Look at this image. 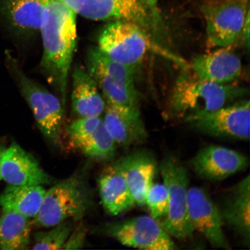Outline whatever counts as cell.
Listing matches in <instances>:
<instances>
[{"label":"cell","instance_id":"31","mask_svg":"<svg viewBox=\"0 0 250 250\" xmlns=\"http://www.w3.org/2000/svg\"><path fill=\"white\" fill-rule=\"evenodd\" d=\"M5 148L3 147V146L1 145H0V165H1V158L3 154V152H4V150ZM1 180V175H0V181Z\"/></svg>","mask_w":250,"mask_h":250},{"label":"cell","instance_id":"19","mask_svg":"<svg viewBox=\"0 0 250 250\" xmlns=\"http://www.w3.org/2000/svg\"><path fill=\"white\" fill-rule=\"evenodd\" d=\"M71 103L73 111L81 118L100 117L105 108L104 99L95 81L80 65L73 71Z\"/></svg>","mask_w":250,"mask_h":250},{"label":"cell","instance_id":"27","mask_svg":"<svg viewBox=\"0 0 250 250\" xmlns=\"http://www.w3.org/2000/svg\"><path fill=\"white\" fill-rule=\"evenodd\" d=\"M102 121L101 117H83L68 125L67 132L71 143L89 135L97 129Z\"/></svg>","mask_w":250,"mask_h":250},{"label":"cell","instance_id":"9","mask_svg":"<svg viewBox=\"0 0 250 250\" xmlns=\"http://www.w3.org/2000/svg\"><path fill=\"white\" fill-rule=\"evenodd\" d=\"M250 103L242 100L207 113L189 115L186 123L209 136L240 140L250 139Z\"/></svg>","mask_w":250,"mask_h":250},{"label":"cell","instance_id":"16","mask_svg":"<svg viewBox=\"0 0 250 250\" xmlns=\"http://www.w3.org/2000/svg\"><path fill=\"white\" fill-rule=\"evenodd\" d=\"M190 67L196 77L219 84L233 82L242 71L241 61L228 47L195 56Z\"/></svg>","mask_w":250,"mask_h":250},{"label":"cell","instance_id":"28","mask_svg":"<svg viewBox=\"0 0 250 250\" xmlns=\"http://www.w3.org/2000/svg\"><path fill=\"white\" fill-rule=\"evenodd\" d=\"M87 234L86 228L81 224L72 230L62 250H77L83 248Z\"/></svg>","mask_w":250,"mask_h":250},{"label":"cell","instance_id":"21","mask_svg":"<svg viewBox=\"0 0 250 250\" xmlns=\"http://www.w3.org/2000/svg\"><path fill=\"white\" fill-rule=\"evenodd\" d=\"M104 112L103 124L117 145L127 147L147 139L148 133L140 113L119 111L107 104Z\"/></svg>","mask_w":250,"mask_h":250},{"label":"cell","instance_id":"5","mask_svg":"<svg viewBox=\"0 0 250 250\" xmlns=\"http://www.w3.org/2000/svg\"><path fill=\"white\" fill-rule=\"evenodd\" d=\"M90 205V195L83 181L77 176L62 180L46 190L33 224L51 228L67 220H80Z\"/></svg>","mask_w":250,"mask_h":250},{"label":"cell","instance_id":"1","mask_svg":"<svg viewBox=\"0 0 250 250\" xmlns=\"http://www.w3.org/2000/svg\"><path fill=\"white\" fill-rule=\"evenodd\" d=\"M40 33L43 48L41 68L65 108L68 74L77 43L76 14L61 0H49L48 18Z\"/></svg>","mask_w":250,"mask_h":250},{"label":"cell","instance_id":"30","mask_svg":"<svg viewBox=\"0 0 250 250\" xmlns=\"http://www.w3.org/2000/svg\"><path fill=\"white\" fill-rule=\"evenodd\" d=\"M241 34L244 45L249 51L250 48V14L246 18Z\"/></svg>","mask_w":250,"mask_h":250},{"label":"cell","instance_id":"8","mask_svg":"<svg viewBox=\"0 0 250 250\" xmlns=\"http://www.w3.org/2000/svg\"><path fill=\"white\" fill-rule=\"evenodd\" d=\"M209 47H229L241 34L250 14L248 0H216L201 8Z\"/></svg>","mask_w":250,"mask_h":250},{"label":"cell","instance_id":"3","mask_svg":"<svg viewBox=\"0 0 250 250\" xmlns=\"http://www.w3.org/2000/svg\"><path fill=\"white\" fill-rule=\"evenodd\" d=\"M86 70L101 90L107 104L119 111L140 113L134 85L135 68L111 60L98 47L87 52Z\"/></svg>","mask_w":250,"mask_h":250},{"label":"cell","instance_id":"29","mask_svg":"<svg viewBox=\"0 0 250 250\" xmlns=\"http://www.w3.org/2000/svg\"><path fill=\"white\" fill-rule=\"evenodd\" d=\"M145 6L150 15H151L153 22L155 28L161 24L162 18L158 8L159 0H140Z\"/></svg>","mask_w":250,"mask_h":250},{"label":"cell","instance_id":"12","mask_svg":"<svg viewBox=\"0 0 250 250\" xmlns=\"http://www.w3.org/2000/svg\"><path fill=\"white\" fill-rule=\"evenodd\" d=\"M188 208L194 229L206 237L214 248L230 249L223 229L220 209L201 188H190L188 192Z\"/></svg>","mask_w":250,"mask_h":250},{"label":"cell","instance_id":"23","mask_svg":"<svg viewBox=\"0 0 250 250\" xmlns=\"http://www.w3.org/2000/svg\"><path fill=\"white\" fill-rule=\"evenodd\" d=\"M32 222L19 212L2 209L0 216V249L23 250L30 244Z\"/></svg>","mask_w":250,"mask_h":250},{"label":"cell","instance_id":"4","mask_svg":"<svg viewBox=\"0 0 250 250\" xmlns=\"http://www.w3.org/2000/svg\"><path fill=\"white\" fill-rule=\"evenodd\" d=\"M6 56L8 69L32 111L41 132L51 142L58 143L64 111L60 98L28 77L9 52L6 53Z\"/></svg>","mask_w":250,"mask_h":250},{"label":"cell","instance_id":"26","mask_svg":"<svg viewBox=\"0 0 250 250\" xmlns=\"http://www.w3.org/2000/svg\"><path fill=\"white\" fill-rule=\"evenodd\" d=\"M151 216L158 220L167 214L168 208V192L165 184L152 183L145 198Z\"/></svg>","mask_w":250,"mask_h":250},{"label":"cell","instance_id":"10","mask_svg":"<svg viewBox=\"0 0 250 250\" xmlns=\"http://www.w3.org/2000/svg\"><path fill=\"white\" fill-rule=\"evenodd\" d=\"M109 236L125 246L146 250H173L176 245L158 220L151 215L109 223L105 227Z\"/></svg>","mask_w":250,"mask_h":250},{"label":"cell","instance_id":"11","mask_svg":"<svg viewBox=\"0 0 250 250\" xmlns=\"http://www.w3.org/2000/svg\"><path fill=\"white\" fill-rule=\"evenodd\" d=\"M76 14L93 21H125L146 31L154 27L147 9L140 0H61Z\"/></svg>","mask_w":250,"mask_h":250},{"label":"cell","instance_id":"18","mask_svg":"<svg viewBox=\"0 0 250 250\" xmlns=\"http://www.w3.org/2000/svg\"><path fill=\"white\" fill-rule=\"evenodd\" d=\"M99 188L103 207L111 215L123 214L136 205L126 180L114 164L102 171Z\"/></svg>","mask_w":250,"mask_h":250},{"label":"cell","instance_id":"15","mask_svg":"<svg viewBox=\"0 0 250 250\" xmlns=\"http://www.w3.org/2000/svg\"><path fill=\"white\" fill-rule=\"evenodd\" d=\"M190 163L199 176L208 180L221 181L245 169L249 159L234 150L212 145L200 150Z\"/></svg>","mask_w":250,"mask_h":250},{"label":"cell","instance_id":"13","mask_svg":"<svg viewBox=\"0 0 250 250\" xmlns=\"http://www.w3.org/2000/svg\"><path fill=\"white\" fill-rule=\"evenodd\" d=\"M0 175L1 180L11 186H43L52 183L38 161L15 142L3 152Z\"/></svg>","mask_w":250,"mask_h":250},{"label":"cell","instance_id":"20","mask_svg":"<svg viewBox=\"0 0 250 250\" xmlns=\"http://www.w3.org/2000/svg\"><path fill=\"white\" fill-rule=\"evenodd\" d=\"M220 209L223 221L241 236L247 246L250 241V180L248 176L233 188Z\"/></svg>","mask_w":250,"mask_h":250},{"label":"cell","instance_id":"7","mask_svg":"<svg viewBox=\"0 0 250 250\" xmlns=\"http://www.w3.org/2000/svg\"><path fill=\"white\" fill-rule=\"evenodd\" d=\"M160 170L167 189L168 208L163 221L159 223L170 235L181 240L188 239L195 230L190 223L188 208V172L173 156L164 158Z\"/></svg>","mask_w":250,"mask_h":250},{"label":"cell","instance_id":"2","mask_svg":"<svg viewBox=\"0 0 250 250\" xmlns=\"http://www.w3.org/2000/svg\"><path fill=\"white\" fill-rule=\"evenodd\" d=\"M245 87L219 84L183 74L178 78L170 97L171 111L184 118L207 113L248 95Z\"/></svg>","mask_w":250,"mask_h":250},{"label":"cell","instance_id":"6","mask_svg":"<svg viewBox=\"0 0 250 250\" xmlns=\"http://www.w3.org/2000/svg\"><path fill=\"white\" fill-rule=\"evenodd\" d=\"M147 33L131 21H111L100 34L97 47L111 60L136 68L149 51L160 50Z\"/></svg>","mask_w":250,"mask_h":250},{"label":"cell","instance_id":"17","mask_svg":"<svg viewBox=\"0 0 250 250\" xmlns=\"http://www.w3.org/2000/svg\"><path fill=\"white\" fill-rule=\"evenodd\" d=\"M114 164L126 180L136 205H145L156 171L154 156L147 151H137L121 158Z\"/></svg>","mask_w":250,"mask_h":250},{"label":"cell","instance_id":"25","mask_svg":"<svg viewBox=\"0 0 250 250\" xmlns=\"http://www.w3.org/2000/svg\"><path fill=\"white\" fill-rule=\"evenodd\" d=\"M51 228L49 230L34 234L33 250H62L73 229L71 220L62 222Z\"/></svg>","mask_w":250,"mask_h":250},{"label":"cell","instance_id":"24","mask_svg":"<svg viewBox=\"0 0 250 250\" xmlns=\"http://www.w3.org/2000/svg\"><path fill=\"white\" fill-rule=\"evenodd\" d=\"M72 143L87 157L101 161H109L113 158L117 146L106 129L103 120L93 133L85 138Z\"/></svg>","mask_w":250,"mask_h":250},{"label":"cell","instance_id":"22","mask_svg":"<svg viewBox=\"0 0 250 250\" xmlns=\"http://www.w3.org/2000/svg\"><path fill=\"white\" fill-rule=\"evenodd\" d=\"M45 192L43 186H8L0 194V205L2 209L34 218L39 213Z\"/></svg>","mask_w":250,"mask_h":250},{"label":"cell","instance_id":"14","mask_svg":"<svg viewBox=\"0 0 250 250\" xmlns=\"http://www.w3.org/2000/svg\"><path fill=\"white\" fill-rule=\"evenodd\" d=\"M49 0H0V15L21 39L40 32L48 16Z\"/></svg>","mask_w":250,"mask_h":250}]
</instances>
